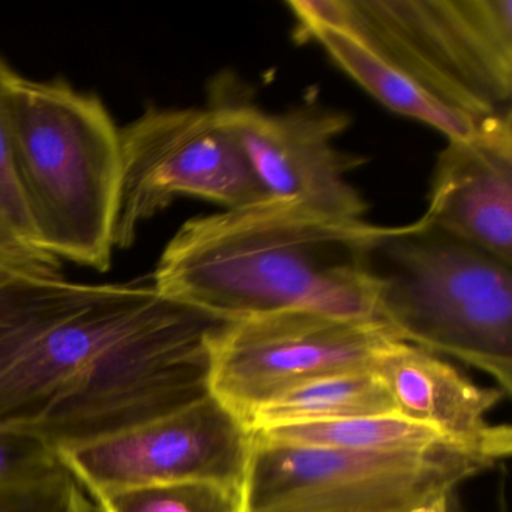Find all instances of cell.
<instances>
[{"instance_id":"obj_1","label":"cell","mask_w":512,"mask_h":512,"mask_svg":"<svg viewBox=\"0 0 512 512\" xmlns=\"http://www.w3.org/2000/svg\"><path fill=\"white\" fill-rule=\"evenodd\" d=\"M221 323L152 280L77 283L0 260V430L59 449L194 403L211 394Z\"/></svg>"},{"instance_id":"obj_2","label":"cell","mask_w":512,"mask_h":512,"mask_svg":"<svg viewBox=\"0 0 512 512\" xmlns=\"http://www.w3.org/2000/svg\"><path fill=\"white\" fill-rule=\"evenodd\" d=\"M386 230L266 197L182 224L151 280L221 322L283 311L376 319L370 257Z\"/></svg>"},{"instance_id":"obj_3","label":"cell","mask_w":512,"mask_h":512,"mask_svg":"<svg viewBox=\"0 0 512 512\" xmlns=\"http://www.w3.org/2000/svg\"><path fill=\"white\" fill-rule=\"evenodd\" d=\"M23 199L50 256L106 272L121 196V130L95 95L14 73L5 92Z\"/></svg>"},{"instance_id":"obj_4","label":"cell","mask_w":512,"mask_h":512,"mask_svg":"<svg viewBox=\"0 0 512 512\" xmlns=\"http://www.w3.org/2000/svg\"><path fill=\"white\" fill-rule=\"evenodd\" d=\"M374 316L401 341L512 391V266L427 221L388 226L371 251Z\"/></svg>"},{"instance_id":"obj_5","label":"cell","mask_w":512,"mask_h":512,"mask_svg":"<svg viewBox=\"0 0 512 512\" xmlns=\"http://www.w3.org/2000/svg\"><path fill=\"white\" fill-rule=\"evenodd\" d=\"M295 25L352 35L484 124L512 113V0H292Z\"/></svg>"},{"instance_id":"obj_6","label":"cell","mask_w":512,"mask_h":512,"mask_svg":"<svg viewBox=\"0 0 512 512\" xmlns=\"http://www.w3.org/2000/svg\"><path fill=\"white\" fill-rule=\"evenodd\" d=\"M251 437L242 512H409L491 467L460 449L371 454Z\"/></svg>"},{"instance_id":"obj_7","label":"cell","mask_w":512,"mask_h":512,"mask_svg":"<svg viewBox=\"0 0 512 512\" xmlns=\"http://www.w3.org/2000/svg\"><path fill=\"white\" fill-rule=\"evenodd\" d=\"M395 341L380 320L319 311L224 322L209 343V392L248 427L260 407L296 386L371 370Z\"/></svg>"},{"instance_id":"obj_8","label":"cell","mask_w":512,"mask_h":512,"mask_svg":"<svg viewBox=\"0 0 512 512\" xmlns=\"http://www.w3.org/2000/svg\"><path fill=\"white\" fill-rule=\"evenodd\" d=\"M122 178L115 248L136 241L143 223L179 197L223 209L266 199L241 151L206 107H149L121 130Z\"/></svg>"},{"instance_id":"obj_9","label":"cell","mask_w":512,"mask_h":512,"mask_svg":"<svg viewBox=\"0 0 512 512\" xmlns=\"http://www.w3.org/2000/svg\"><path fill=\"white\" fill-rule=\"evenodd\" d=\"M208 107L232 136L263 193L340 217L364 218L367 202L347 175L362 163L335 140L350 116L326 107L268 112L235 73L212 79Z\"/></svg>"},{"instance_id":"obj_10","label":"cell","mask_w":512,"mask_h":512,"mask_svg":"<svg viewBox=\"0 0 512 512\" xmlns=\"http://www.w3.org/2000/svg\"><path fill=\"white\" fill-rule=\"evenodd\" d=\"M250 428L212 394L112 434L58 449L68 475L91 497L172 482L242 490Z\"/></svg>"},{"instance_id":"obj_11","label":"cell","mask_w":512,"mask_h":512,"mask_svg":"<svg viewBox=\"0 0 512 512\" xmlns=\"http://www.w3.org/2000/svg\"><path fill=\"white\" fill-rule=\"evenodd\" d=\"M446 235L512 266V113L449 140L421 215Z\"/></svg>"},{"instance_id":"obj_12","label":"cell","mask_w":512,"mask_h":512,"mask_svg":"<svg viewBox=\"0 0 512 512\" xmlns=\"http://www.w3.org/2000/svg\"><path fill=\"white\" fill-rule=\"evenodd\" d=\"M374 370L397 415L431 428L491 466L511 454V428L487 421L506 395L502 389L476 385L440 356L404 341L389 346Z\"/></svg>"},{"instance_id":"obj_13","label":"cell","mask_w":512,"mask_h":512,"mask_svg":"<svg viewBox=\"0 0 512 512\" xmlns=\"http://www.w3.org/2000/svg\"><path fill=\"white\" fill-rule=\"evenodd\" d=\"M295 29L296 38L323 47L332 62L383 107L433 128L446 142L466 139L481 127L352 35L323 25H295Z\"/></svg>"},{"instance_id":"obj_14","label":"cell","mask_w":512,"mask_h":512,"mask_svg":"<svg viewBox=\"0 0 512 512\" xmlns=\"http://www.w3.org/2000/svg\"><path fill=\"white\" fill-rule=\"evenodd\" d=\"M382 415H397V410L385 383L371 368L296 386L260 407L248 421V428L257 431Z\"/></svg>"},{"instance_id":"obj_15","label":"cell","mask_w":512,"mask_h":512,"mask_svg":"<svg viewBox=\"0 0 512 512\" xmlns=\"http://www.w3.org/2000/svg\"><path fill=\"white\" fill-rule=\"evenodd\" d=\"M251 434L269 442L371 454L422 455L446 449H460L431 428L416 424L400 415L365 416L317 424L284 425L251 431Z\"/></svg>"},{"instance_id":"obj_16","label":"cell","mask_w":512,"mask_h":512,"mask_svg":"<svg viewBox=\"0 0 512 512\" xmlns=\"http://www.w3.org/2000/svg\"><path fill=\"white\" fill-rule=\"evenodd\" d=\"M13 74L0 59V260L37 271L61 272V262L38 241L17 176L5 109V92Z\"/></svg>"},{"instance_id":"obj_17","label":"cell","mask_w":512,"mask_h":512,"mask_svg":"<svg viewBox=\"0 0 512 512\" xmlns=\"http://www.w3.org/2000/svg\"><path fill=\"white\" fill-rule=\"evenodd\" d=\"M98 512H242V490L208 481L172 482L92 497Z\"/></svg>"},{"instance_id":"obj_18","label":"cell","mask_w":512,"mask_h":512,"mask_svg":"<svg viewBox=\"0 0 512 512\" xmlns=\"http://www.w3.org/2000/svg\"><path fill=\"white\" fill-rule=\"evenodd\" d=\"M65 472L55 446L29 434L0 430V491L40 484Z\"/></svg>"},{"instance_id":"obj_19","label":"cell","mask_w":512,"mask_h":512,"mask_svg":"<svg viewBox=\"0 0 512 512\" xmlns=\"http://www.w3.org/2000/svg\"><path fill=\"white\" fill-rule=\"evenodd\" d=\"M0 512H94L67 472L28 487L0 491Z\"/></svg>"},{"instance_id":"obj_20","label":"cell","mask_w":512,"mask_h":512,"mask_svg":"<svg viewBox=\"0 0 512 512\" xmlns=\"http://www.w3.org/2000/svg\"><path fill=\"white\" fill-rule=\"evenodd\" d=\"M409 512H449V500L431 503V505L421 506V508H416Z\"/></svg>"}]
</instances>
